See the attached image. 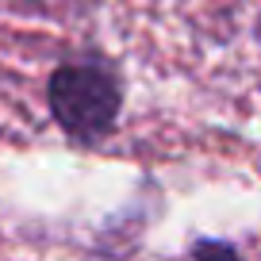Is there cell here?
<instances>
[{"mask_svg": "<svg viewBox=\"0 0 261 261\" xmlns=\"http://www.w3.org/2000/svg\"><path fill=\"white\" fill-rule=\"evenodd\" d=\"M50 112L58 127L77 142L104 139L123 108L119 77L104 62H65L50 77Z\"/></svg>", "mask_w": 261, "mask_h": 261, "instance_id": "1", "label": "cell"}, {"mask_svg": "<svg viewBox=\"0 0 261 261\" xmlns=\"http://www.w3.org/2000/svg\"><path fill=\"white\" fill-rule=\"evenodd\" d=\"M257 39H261V23H257Z\"/></svg>", "mask_w": 261, "mask_h": 261, "instance_id": "2", "label": "cell"}]
</instances>
